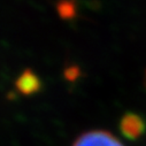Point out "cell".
Returning a JSON list of instances; mask_svg holds the SVG:
<instances>
[{
    "label": "cell",
    "mask_w": 146,
    "mask_h": 146,
    "mask_svg": "<svg viewBox=\"0 0 146 146\" xmlns=\"http://www.w3.org/2000/svg\"><path fill=\"white\" fill-rule=\"evenodd\" d=\"M72 146H124L115 136L105 130H91L81 135Z\"/></svg>",
    "instance_id": "obj_1"
},
{
    "label": "cell",
    "mask_w": 146,
    "mask_h": 146,
    "mask_svg": "<svg viewBox=\"0 0 146 146\" xmlns=\"http://www.w3.org/2000/svg\"><path fill=\"white\" fill-rule=\"evenodd\" d=\"M120 130L125 138L137 140L145 133L146 122L136 113H127L120 121Z\"/></svg>",
    "instance_id": "obj_2"
},
{
    "label": "cell",
    "mask_w": 146,
    "mask_h": 146,
    "mask_svg": "<svg viewBox=\"0 0 146 146\" xmlns=\"http://www.w3.org/2000/svg\"><path fill=\"white\" fill-rule=\"evenodd\" d=\"M16 90L24 96H31L40 91L42 82L39 76L31 69L23 70L15 81Z\"/></svg>",
    "instance_id": "obj_3"
},
{
    "label": "cell",
    "mask_w": 146,
    "mask_h": 146,
    "mask_svg": "<svg viewBox=\"0 0 146 146\" xmlns=\"http://www.w3.org/2000/svg\"><path fill=\"white\" fill-rule=\"evenodd\" d=\"M56 9L60 17L64 20H70L72 17H75L76 15V5L75 3H71V1H64V3L58 4Z\"/></svg>",
    "instance_id": "obj_4"
},
{
    "label": "cell",
    "mask_w": 146,
    "mask_h": 146,
    "mask_svg": "<svg viewBox=\"0 0 146 146\" xmlns=\"http://www.w3.org/2000/svg\"><path fill=\"white\" fill-rule=\"evenodd\" d=\"M81 75V70L77 66H69L64 70V77L68 81H76Z\"/></svg>",
    "instance_id": "obj_5"
}]
</instances>
